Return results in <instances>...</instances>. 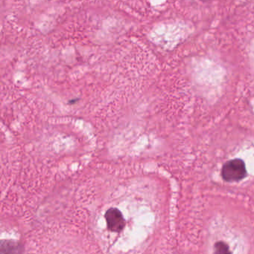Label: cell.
I'll return each instance as SVG.
<instances>
[{
    "label": "cell",
    "mask_w": 254,
    "mask_h": 254,
    "mask_svg": "<svg viewBox=\"0 0 254 254\" xmlns=\"http://www.w3.org/2000/svg\"><path fill=\"white\" fill-rule=\"evenodd\" d=\"M201 1H203V2H207V1H210L212 0H201Z\"/></svg>",
    "instance_id": "cell-4"
},
{
    "label": "cell",
    "mask_w": 254,
    "mask_h": 254,
    "mask_svg": "<svg viewBox=\"0 0 254 254\" xmlns=\"http://www.w3.org/2000/svg\"><path fill=\"white\" fill-rule=\"evenodd\" d=\"M105 219L110 231L119 232L125 225V219L121 212L116 208H110L106 212Z\"/></svg>",
    "instance_id": "cell-2"
},
{
    "label": "cell",
    "mask_w": 254,
    "mask_h": 254,
    "mask_svg": "<svg viewBox=\"0 0 254 254\" xmlns=\"http://www.w3.org/2000/svg\"><path fill=\"white\" fill-rule=\"evenodd\" d=\"M222 175L226 182H239L247 176L246 164L239 158L227 161L222 167Z\"/></svg>",
    "instance_id": "cell-1"
},
{
    "label": "cell",
    "mask_w": 254,
    "mask_h": 254,
    "mask_svg": "<svg viewBox=\"0 0 254 254\" xmlns=\"http://www.w3.org/2000/svg\"><path fill=\"white\" fill-rule=\"evenodd\" d=\"M214 254H231L230 252L229 247L228 245L225 244V243H216L215 245V252Z\"/></svg>",
    "instance_id": "cell-3"
}]
</instances>
